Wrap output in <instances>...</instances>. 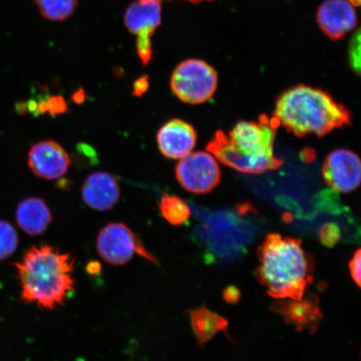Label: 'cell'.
Listing matches in <instances>:
<instances>
[{
    "label": "cell",
    "instance_id": "6da1fadb",
    "mask_svg": "<svg viewBox=\"0 0 361 361\" xmlns=\"http://www.w3.org/2000/svg\"><path fill=\"white\" fill-rule=\"evenodd\" d=\"M74 264L70 254L55 247H30L20 262L13 264L21 300L47 310L64 305L75 290Z\"/></svg>",
    "mask_w": 361,
    "mask_h": 361
},
{
    "label": "cell",
    "instance_id": "7a4b0ae2",
    "mask_svg": "<svg viewBox=\"0 0 361 361\" xmlns=\"http://www.w3.org/2000/svg\"><path fill=\"white\" fill-rule=\"evenodd\" d=\"M255 276L275 300H301L314 281V261L300 238L269 233L259 247Z\"/></svg>",
    "mask_w": 361,
    "mask_h": 361
},
{
    "label": "cell",
    "instance_id": "3957f363",
    "mask_svg": "<svg viewBox=\"0 0 361 361\" xmlns=\"http://www.w3.org/2000/svg\"><path fill=\"white\" fill-rule=\"evenodd\" d=\"M278 126L265 116H260L259 121H239L228 134L218 130L207 150L221 164L243 173L277 169L283 164L274 151Z\"/></svg>",
    "mask_w": 361,
    "mask_h": 361
},
{
    "label": "cell",
    "instance_id": "277c9868",
    "mask_svg": "<svg viewBox=\"0 0 361 361\" xmlns=\"http://www.w3.org/2000/svg\"><path fill=\"white\" fill-rule=\"evenodd\" d=\"M274 120L298 137H318L351 123V114L331 94L319 88L299 85L281 94L275 104Z\"/></svg>",
    "mask_w": 361,
    "mask_h": 361
},
{
    "label": "cell",
    "instance_id": "5b68a950",
    "mask_svg": "<svg viewBox=\"0 0 361 361\" xmlns=\"http://www.w3.org/2000/svg\"><path fill=\"white\" fill-rule=\"evenodd\" d=\"M218 73L202 60L189 59L175 68L171 89L179 100L192 105L209 101L218 87Z\"/></svg>",
    "mask_w": 361,
    "mask_h": 361
},
{
    "label": "cell",
    "instance_id": "8992f818",
    "mask_svg": "<svg viewBox=\"0 0 361 361\" xmlns=\"http://www.w3.org/2000/svg\"><path fill=\"white\" fill-rule=\"evenodd\" d=\"M97 248L102 259L112 265L128 264L135 255L159 265L133 230L124 224L110 223L106 225L98 234Z\"/></svg>",
    "mask_w": 361,
    "mask_h": 361
},
{
    "label": "cell",
    "instance_id": "52a82bcc",
    "mask_svg": "<svg viewBox=\"0 0 361 361\" xmlns=\"http://www.w3.org/2000/svg\"><path fill=\"white\" fill-rule=\"evenodd\" d=\"M161 21V0H134L126 8L125 25L137 38L135 48L143 66L148 65L152 60V37Z\"/></svg>",
    "mask_w": 361,
    "mask_h": 361
},
{
    "label": "cell",
    "instance_id": "ba28073f",
    "mask_svg": "<svg viewBox=\"0 0 361 361\" xmlns=\"http://www.w3.org/2000/svg\"><path fill=\"white\" fill-rule=\"evenodd\" d=\"M176 178L185 190L205 194L214 190L221 180V170L216 158L205 152H191L176 166Z\"/></svg>",
    "mask_w": 361,
    "mask_h": 361
},
{
    "label": "cell",
    "instance_id": "9c48e42d",
    "mask_svg": "<svg viewBox=\"0 0 361 361\" xmlns=\"http://www.w3.org/2000/svg\"><path fill=\"white\" fill-rule=\"evenodd\" d=\"M322 174L329 188L341 193H348L358 188L360 183V160L355 152L336 149L324 161Z\"/></svg>",
    "mask_w": 361,
    "mask_h": 361
},
{
    "label": "cell",
    "instance_id": "30bf717a",
    "mask_svg": "<svg viewBox=\"0 0 361 361\" xmlns=\"http://www.w3.org/2000/svg\"><path fill=\"white\" fill-rule=\"evenodd\" d=\"M317 295L309 293L301 300L279 299L270 306V310L281 316L284 322L293 324L298 332L309 331L311 335L318 331L323 319Z\"/></svg>",
    "mask_w": 361,
    "mask_h": 361
},
{
    "label": "cell",
    "instance_id": "8fae6325",
    "mask_svg": "<svg viewBox=\"0 0 361 361\" xmlns=\"http://www.w3.org/2000/svg\"><path fill=\"white\" fill-rule=\"evenodd\" d=\"M71 164L70 156L65 148L53 140L35 143L29 152V168L39 178H60L67 173Z\"/></svg>",
    "mask_w": 361,
    "mask_h": 361
},
{
    "label": "cell",
    "instance_id": "7c38bea8",
    "mask_svg": "<svg viewBox=\"0 0 361 361\" xmlns=\"http://www.w3.org/2000/svg\"><path fill=\"white\" fill-rule=\"evenodd\" d=\"M158 149L169 159L180 160L192 152L197 142V133L193 126L183 120L173 119L158 130Z\"/></svg>",
    "mask_w": 361,
    "mask_h": 361
},
{
    "label": "cell",
    "instance_id": "4fadbf2b",
    "mask_svg": "<svg viewBox=\"0 0 361 361\" xmlns=\"http://www.w3.org/2000/svg\"><path fill=\"white\" fill-rule=\"evenodd\" d=\"M322 32L333 40L340 39L357 25V15L348 0H326L316 15Z\"/></svg>",
    "mask_w": 361,
    "mask_h": 361
},
{
    "label": "cell",
    "instance_id": "5bb4252c",
    "mask_svg": "<svg viewBox=\"0 0 361 361\" xmlns=\"http://www.w3.org/2000/svg\"><path fill=\"white\" fill-rule=\"evenodd\" d=\"M121 190L118 182L106 171H96L88 176L81 188V197L90 209L106 212L118 202Z\"/></svg>",
    "mask_w": 361,
    "mask_h": 361
},
{
    "label": "cell",
    "instance_id": "9a60e30c",
    "mask_svg": "<svg viewBox=\"0 0 361 361\" xmlns=\"http://www.w3.org/2000/svg\"><path fill=\"white\" fill-rule=\"evenodd\" d=\"M16 223L23 231L31 236L42 235L53 222V215L47 203L37 197H27L17 206Z\"/></svg>",
    "mask_w": 361,
    "mask_h": 361
},
{
    "label": "cell",
    "instance_id": "2e32d148",
    "mask_svg": "<svg viewBox=\"0 0 361 361\" xmlns=\"http://www.w3.org/2000/svg\"><path fill=\"white\" fill-rule=\"evenodd\" d=\"M188 314L194 336L200 345H204L219 332H224L227 335L228 320L212 312L205 306L188 310Z\"/></svg>",
    "mask_w": 361,
    "mask_h": 361
},
{
    "label": "cell",
    "instance_id": "e0dca14e",
    "mask_svg": "<svg viewBox=\"0 0 361 361\" xmlns=\"http://www.w3.org/2000/svg\"><path fill=\"white\" fill-rule=\"evenodd\" d=\"M161 214L166 222L173 226H182L190 218L191 210L188 203L178 196L165 194L160 201Z\"/></svg>",
    "mask_w": 361,
    "mask_h": 361
},
{
    "label": "cell",
    "instance_id": "ac0fdd59",
    "mask_svg": "<svg viewBox=\"0 0 361 361\" xmlns=\"http://www.w3.org/2000/svg\"><path fill=\"white\" fill-rule=\"evenodd\" d=\"M35 2L44 19L61 22L73 15L78 0H35Z\"/></svg>",
    "mask_w": 361,
    "mask_h": 361
},
{
    "label": "cell",
    "instance_id": "d6986e66",
    "mask_svg": "<svg viewBox=\"0 0 361 361\" xmlns=\"http://www.w3.org/2000/svg\"><path fill=\"white\" fill-rule=\"evenodd\" d=\"M19 237L15 228L6 221L0 220V261L6 260L15 252Z\"/></svg>",
    "mask_w": 361,
    "mask_h": 361
},
{
    "label": "cell",
    "instance_id": "ffe728a7",
    "mask_svg": "<svg viewBox=\"0 0 361 361\" xmlns=\"http://www.w3.org/2000/svg\"><path fill=\"white\" fill-rule=\"evenodd\" d=\"M318 237L319 242L324 247H336L341 242V228L335 223L326 224L319 228Z\"/></svg>",
    "mask_w": 361,
    "mask_h": 361
},
{
    "label": "cell",
    "instance_id": "44dd1931",
    "mask_svg": "<svg viewBox=\"0 0 361 361\" xmlns=\"http://www.w3.org/2000/svg\"><path fill=\"white\" fill-rule=\"evenodd\" d=\"M350 64L356 73H360V31H356L351 39L349 49Z\"/></svg>",
    "mask_w": 361,
    "mask_h": 361
},
{
    "label": "cell",
    "instance_id": "7402d4cb",
    "mask_svg": "<svg viewBox=\"0 0 361 361\" xmlns=\"http://www.w3.org/2000/svg\"><path fill=\"white\" fill-rule=\"evenodd\" d=\"M48 114L56 116L67 111V103L61 96L47 97Z\"/></svg>",
    "mask_w": 361,
    "mask_h": 361
},
{
    "label": "cell",
    "instance_id": "603a6c76",
    "mask_svg": "<svg viewBox=\"0 0 361 361\" xmlns=\"http://www.w3.org/2000/svg\"><path fill=\"white\" fill-rule=\"evenodd\" d=\"M360 264H361V250H357L352 257L350 263L349 269L352 279L359 288L361 287V274H360Z\"/></svg>",
    "mask_w": 361,
    "mask_h": 361
},
{
    "label": "cell",
    "instance_id": "cb8c5ba5",
    "mask_svg": "<svg viewBox=\"0 0 361 361\" xmlns=\"http://www.w3.org/2000/svg\"><path fill=\"white\" fill-rule=\"evenodd\" d=\"M223 299L229 305H236L241 300V291L235 286H228L223 291Z\"/></svg>",
    "mask_w": 361,
    "mask_h": 361
},
{
    "label": "cell",
    "instance_id": "d4e9b609",
    "mask_svg": "<svg viewBox=\"0 0 361 361\" xmlns=\"http://www.w3.org/2000/svg\"><path fill=\"white\" fill-rule=\"evenodd\" d=\"M149 80L147 75L141 76L135 80L133 84V94L135 97H141L147 92Z\"/></svg>",
    "mask_w": 361,
    "mask_h": 361
},
{
    "label": "cell",
    "instance_id": "484cf974",
    "mask_svg": "<svg viewBox=\"0 0 361 361\" xmlns=\"http://www.w3.org/2000/svg\"><path fill=\"white\" fill-rule=\"evenodd\" d=\"M87 269L90 274H98L101 273V264L97 261L90 262L87 264Z\"/></svg>",
    "mask_w": 361,
    "mask_h": 361
},
{
    "label": "cell",
    "instance_id": "4316f807",
    "mask_svg": "<svg viewBox=\"0 0 361 361\" xmlns=\"http://www.w3.org/2000/svg\"><path fill=\"white\" fill-rule=\"evenodd\" d=\"M72 99H73V101L75 103L81 104L83 103L85 99V94L83 92L82 89H80L78 90V92H75L73 94V97H72Z\"/></svg>",
    "mask_w": 361,
    "mask_h": 361
},
{
    "label": "cell",
    "instance_id": "83f0119b",
    "mask_svg": "<svg viewBox=\"0 0 361 361\" xmlns=\"http://www.w3.org/2000/svg\"><path fill=\"white\" fill-rule=\"evenodd\" d=\"M348 1L354 7H359L360 6V0H348Z\"/></svg>",
    "mask_w": 361,
    "mask_h": 361
},
{
    "label": "cell",
    "instance_id": "f1b7e54d",
    "mask_svg": "<svg viewBox=\"0 0 361 361\" xmlns=\"http://www.w3.org/2000/svg\"><path fill=\"white\" fill-rule=\"evenodd\" d=\"M188 1H191L192 3L197 4L202 1H214V0H188Z\"/></svg>",
    "mask_w": 361,
    "mask_h": 361
}]
</instances>
